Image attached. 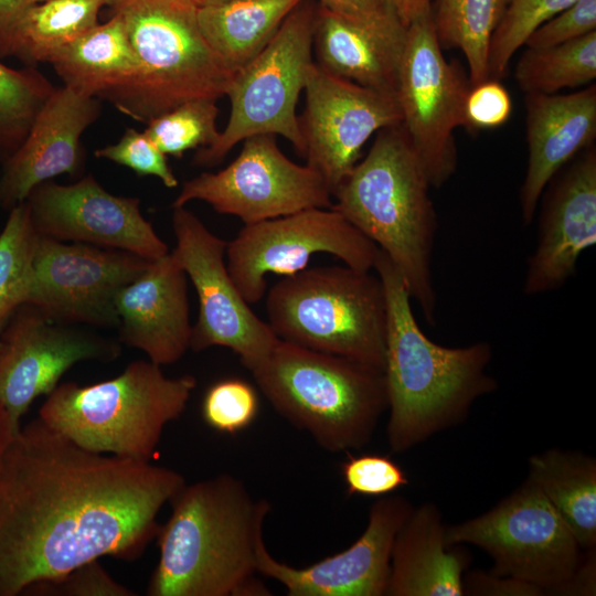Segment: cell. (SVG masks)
Returning <instances> with one entry per match:
<instances>
[{"label":"cell","instance_id":"3","mask_svg":"<svg viewBox=\"0 0 596 596\" xmlns=\"http://www.w3.org/2000/svg\"><path fill=\"white\" fill-rule=\"evenodd\" d=\"M373 269L387 305L386 438L390 449L401 454L460 424L479 397L497 390L487 372L492 347L486 341L458 348L434 342L414 316L403 277L381 249Z\"/></svg>","mask_w":596,"mask_h":596},{"label":"cell","instance_id":"41","mask_svg":"<svg viewBox=\"0 0 596 596\" xmlns=\"http://www.w3.org/2000/svg\"><path fill=\"white\" fill-rule=\"evenodd\" d=\"M66 596H132L135 593L115 581L98 560L88 562L63 578L34 587Z\"/></svg>","mask_w":596,"mask_h":596},{"label":"cell","instance_id":"25","mask_svg":"<svg viewBox=\"0 0 596 596\" xmlns=\"http://www.w3.org/2000/svg\"><path fill=\"white\" fill-rule=\"evenodd\" d=\"M436 504L413 508L393 542L384 596H464L468 554L448 545Z\"/></svg>","mask_w":596,"mask_h":596},{"label":"cell","instance_id":"46","mask_svg":"<svg viewBox=\"0 0 596 596\" xmlns=\"http://www.w3.org/2000/svg\"><path fill=\"white\" fill-rule=\"evenodd\" d=\"M387 2L406 26L429 11L433 4V0H387Z\"/></svg>","mask_w":596,"mask_h":596},{"label":"cell","instance_id":"42","mask_svg":"<svg viewBox=\"0 0 596 596\" xmlns=\"http://www.w3.org/2000/svg\"><path fill=\"white\" fill-rule=\"evenodd\" d=\"M462 594L477 596H542L541 587L531 583L493 573L491 571L465 572Z\"/></svg>","mask_w":596,"mask_h":596},{"label":"cell","instance_id":"48","mask_svg":"<svg viewBox=\"0 0 596 596\" xmlns=\"http://www.w3.org/2000/svg\"><path fill=\"white\" fill-rule=\"evenodd\" d=\"M198 7H205V6H212L217 4L221 2H225L228 0H192Z\"/></svg>","mask_w":596,"mask_h":596},{"label":"cell","instance_id":"11","mask_svg":"<svg viewBox=\"0 0 596 596\" xmlns=\"http://www.w3.org/2000/svg\"><path fill=\"white\" fill-rule=\"evenodd\" d=\"M441 49L430 9L407 25L395 92L401 125L434 188L457 168L454 131L468 129L465 107L471 88L460 65L448 62Z\"/></svg>","mask_w":596,"mask_h":596},{"label":"cell","instance_id":"7","mask_svg":"<svg viewBox=\"0 0 596 596\" xmlns=\"http://www.w3.org/2000/svg\"><path fill=\"white\" fill-rule=\"evenodd\" d=\"M110 7L139 61L129 83L102 96L120 113L146 125L183 103L226 95L233 74L203 36L192 0H114Z\"/></svg>","mask_w":596,"mask_h":596},{"label":"cell","instance_id":"37","mask_svg":"<svg viewBox=\"0 0 596 596\" xmlns=\"http://www.w3.org/2000/svg\"><path fill=\"white\" fill-rule=\"evenodd\" d=\"M342 480L349 496H386L408 485L400 465L387 456L347 453L340 465Z\"/></svg>","mask_w":596,"mask_h":596},{"label":"cell","instance_id":"4","mask_svg":"<svg viewBox=\"0 0 596 596\" xmlns=\"http://www.w3.org/2000/svg\"><path fill=\"white\" fill-rule=\"evenodd\" d=\"M426 171L402 125L383 128L332 192V209L396 267L429 326L437 295L432 259L438 228Z\"/></svg>","mask_w":596,"mask_h":596},{"label":"cell","instance_id":"5","mask_svg":"<svg viewBox=\"0 0 596 596\" xmlns=\"http://www.w3.org/2000/svg\"><path fill=\"white\" fill-rule=\"evenodd\" d=\"M249 372L274 409L329 453L365 446L387 411L383 371L344 356L279 340Z\"/></svg>","mask_w":596,"mask_h":596},{"label":"cell","instance_id":"26","mask_svg":"<svg viewBox=\"0 0 596 596\" xmlns=\"http://www.w3.org/2000/svg\"><path fill=\"white\" fill-rule=\"evenodd\" d=\"M49 63L64 86L97 98L126 85L139 72V61L117 13L62 47Z\"/></svg>","mask_w":596,"mask_h":596},{"label":"cell","instance_id":"9","mask_svg":"<svg viewBox=\"0 0 596 596\" xmlns=\"http://www.w3.org/2000/svg\"><path fill=\"white\" fill-rule=\"evenodd\" d=\"M317 4L299 3L284 20L269 43L233 74L226 96L231 115L217 140L201 148L193 163L214 167L244 139L256 135L281 136L302 155L304 141L296 114L312 58Z\"/></svg>","mask_w":596,"mask_h":596},{"label":"cell","instance_id":"43","mask_svg":"<svg viewBox=\"0 0 596 596\" xmlns=\"http://www.w3.org/2000/svg\"><path fill=\"white\" fill-rule=\"evenodd\" d=\"M596 549L584 551L573 574L550 595H595L596 592Z\"/></svg>","mask_w":596,"mask_h":596},{"label":"cell","instance_id":"33","mask_svg":"<svg viewBox=\"0 0 596 596\" xmlns=\"http://www.w3.org/2000/svg\"><path fill=\"white\" fill-rule=\"evenodd\" d=\"M38 238L25 201L11 209L0 233V328L26 304Z\"/></svg>","mask_w":596,"mask_h":596},{"label":"cell","instance_id":"1","mask_svg":"<svg viewBox=\"0 0 596 596\" xmlns=\"http://www.w3.org/2000/svg\"><path fill=\"white\" fill-rule=\"evenodd\" d=\"M185 483L174 469L84 449L39 417L21 426L0 451V596L136 556Z\"/></svg>","mask_w":596,"mask_h":596},{"label":"cell","instance_id":"12","mask_svg":"<svg viewBox=\"0 0 596 596\" xmlns=\"http://www.w3.org/2000/svg\"><path fill=\"white\" fill-rule=\"evenodd\" d=\"M320 253L369 272L374 268L379 247L334 209L310 207L244 224L227 242L225 262L234 284L251 305L264 297L268 274H296Z\"/></svg>","mask_w":596,"mask_h":596},{"label":"cell","instance_id":"32","mask_svg":"<svg viewBox=\"0 0 596 596\" xmlns=\"http://www.w3.org/2000/svg\"><path fill=\"white\" fill-rule=\"evenodd\" d=\"M55 87L36 68H11L0 61V164L22 145Z\"/></svg>","mask_w":596,"mask_h":596},{"label":"cell","instance_id":"44","mask_svg":"<svg viewBox=\"0 0 596 596\" xmlns=\"http://www.w3.org/2000/svg\"><path fill=\"white\" fill-rule=\"evenodd\" d=\"M28 7L25 0H0V58L13 57L15 30Z\"/></svg>","mask_w":596,"mask_h":596},{"label":"cell","instance_id":"19","mask_svg":"<svg viewBox=\"0 0 596 596\" xmlns=\"http://www.w3.org/2000/svg\"><path fill=\"white\" fill-rule=\"evenodd\" d=\"M538 241L526 262L523 292L562 288L582 254L596 244V149L579 152L547 183L540 201Z\"/></svg>","mask_w":596,"mask_h":596},{"label":"cell","instance_id":"49","mask_svg":"<svg viewBox=\"0 0 596 596\" xmlns=\"http://www.w3.org/2000/svg\"><path fill=\"white\" fill-rule=\"evenodd\" d=\"M41 1H44V0H25L26 4L30 6V4H34V3H39Z\"/></svg>","mask_w":596,"mask_h":596},{"label":"cell","instance_id":"29","mask_svg":"<svg viewBox=\"0 0 596 596\" xmlns=\"http://www.w3.org/2000/svg\"><path fill=\"white\" fill-rule=\"evenodd\" d=\"M114 0H44L30 4L14 35L13 57L26 65L49 62L65 45L98 24V13Z\"/></svg>","mask_w":596,"mask_h":596},{"label":"cell","instance_id":"17","mask_svg":"<svg viewBox=\"0 0 596 596\" xmlns=\"http://www.w3.org/2000/svg\"><path fill=\"white\" fill-rule=\"evenodd\" d=\"M298 116L302 157L320 173L331 193L359 161L365 142L379 130L402 123L395 95L332 75L313 63Z\"/></svg>","mask_w":596,"mask_h":596},{"label":"cell","instance_id":"36","mask_svg":"<svg viewBox=\"0 0 596 596\" xmlns=\"http://www.w3.org/2000/svg\"><path fill=\"white\" fill-rule=\"evenodd\" d=\"M259 400L255 387L245 380L226 377L212 384L204 394L202 417L214 430L235 435L257 417Z\"/></svg>","mask_w":596,"mask_h":596},{"label":"cell","instance_id":"24","mask_svg":"<svg viewBox=\"0 0 596 596\" xmlns=\"http://www.w3.org/2000/svg\"><path fill=\"white\" fill-rule=\"evenodd\" d=\"M528 164L520 189L523 225L533 222L552 178L596 138V85L571 94H525Z\"/></svg>","mask_w":596,"mask_h":596},{"label":"cell","instance_id":"40","mask_svg":"<svg viewBox=\"0 0 596 596\" xmlns=\"http://www.w3.org/2000/svg\"><path fill=\"white\" fill-rule=\"evenodd\" d=\"M511 111V97L499 81L488 78L470 88L465 107L468 129L499 127L509 119Z\"/></svg>","mask_w":596,"mask_h":596},{"label":"cell","instance_id":"10","mask_svg":"<svg viewBox=\"0 0 596 596\" xmlns=\"http://www.w3.org/2000/svg\"><path fill=\"white\" fill-rule=\"evenodd\" d=\"M445 540L480 547L493 561L491 572L536 585L544 595L573 574L584 552L529 478L487 512L446 526Z\"/></svg>","mask_w":596,"mask_h":596},{"label":"cell","instance_id":"13","mask_svg":"<svg viewBox=\"0 0 596 596\" xmlns=\"http://www.w3.org/2000/svg\"><path fill=\"white\" fill-rule=\"evenodd\" d=\"M238 156L224 169L203 172L183 183L172 207L202 201L221 214L257 223L310 207H331L332 193L318 171L300 166L278 148L276 136L244 139Z\"/></svg>","mask_w":596,"mask_h":596},{"label":"cell","instance_id":"30","mask_svg":"<svg viewBox=\"0 0 596 596\" xmlns=\"http://www.w3.org/2000/svg\"><path fill=\"white\" fill-rule=\"evenodd\" d=\"M510 0H435L432 18L441 47L459 49L469 68L470 86L489 78L492 34Z\"/></svg>","mask_w":596,"mask_h":596},{"label":"cell","instance_id":"8","mask_svg":"<svg viewBox=\"0 0 596 596\" xmlns=\"http://www.w3.org/2000/svg\"><path fill=\"white\" fill-rule=\"evenodd\" d=\"M266 311L281 341L384 370L386 296L371 270L343 265L284 276L268 289Z\"/></svg>","mask_w":596,"mask_h":596},{"label":"cell","instance_id":"15","mask_svg":"<svg viewBox=\"0 0 596 596\" xmlns=\"http://www.w3.org/2000/svg\"><path fill=\"white\" fill-rule=\"evenodd\" d=\"M151 260L39 235L26 304L62 323L118 328L115 298Z\"/></svg>","mask_w":596,"mask_h":596},{"label":"cell","instance_id":"28","mask_svg":"<svg viewBox=\"0 0 596 596\" xmlns=\"http://www.w3.org/2000/svg\"><path fill=\"white\" fill-rule=\"evenodd\" d=\"M531 479L570 528L583 551L596 547V459L549 449L529 458Z\"/></svg>","mask_w":596,"mask_h":596},{"label":"cell","instance_id":"38","mask_svg":"<svg viewBox=\"0 0 596 596\" xmlns=\"http://www.w3.org/2000/svg\"><path fill=\"white\" fill-rule=\"evenodd\" d=\"M95 156L125 166L137 174L157 177L167 188L178 187L167 156L143 131L128 128L118 142L97 149Z\"/></svg>","mask_w":596,"mask_h":596},{"label":"cell","instance_id":"21","mask_svg":"<svg viewBox=\"0 0 596 596\" xmlns=\"http://www.w3.org/2000/svg\"><path fill=\"white\" fill-rule=\"evenodd\" d=\"M99 114L97 97L55 87L22 145L2 164L0 206L10 211L40 183L65 173L75 175L83 159L81 136Z\"/></svg>","mask_w":596,"mask_h":596},{"label":"cell","instance_id":"18","mask_svg":"<svg viewBox=\"0 0 596 596\" xmlns=\"http://www.w3.org/2000/svg\"><path fill=\"white\" fill-rule=\"evenodd\" d=\"M25 203L41 236L119 249L148 260L169 253L167 243L143 217L140 200L109 193L92 174L66 185L42 182Z\"/></svg>","mask_w":596,"mask_h":596},{"label":"cell","instance_id":"39","mask_svg":"<svg viewBox=\"0 0 596 596\" xmlns=\"http://www.w3.org/2000/svg\"><path fill=\"white\" fill-rule=\"evenodd\" d=\"M596 31V0H576L544 22L525 41L526 47L558 45Z\"/></svg>","mask_w":596,"mask_h":596},{"label":"cell","instance_id":"35","mask_svg":"<svg viewBox=\"0 0 596 596\" xmlns=\"http://www.w3.org/2000/svg\"><path fill=\"white\" fill-rule=\"evenodd\" d=\"M576 0H510L489 46V78L505 75L511 57L544 22Z\"/></svg>","mask_w":596,"mask_h":596},{"label":"cell","instance_id":"34","mask_svg":"<svg viewBox=\"0 0 596 596\" xmlns=\"http://www.w3.org/2000/svg\"><path fill=\"white\" fill-rule=\"evenodd\" d=\"M219 108L214 99H194L151 119L143 132L166 155L181 158L190 149L213 145Z\"/></svg>","mask_w":596,"mask_h":596},{"label":"cell","instance_id":"47","mask_svg":"<svg viewBox=\"0 0 596 596\" xmlns=\"http://www.w3.org/2000/svg\"><path fill=\"white\" fill-rule=\"evenodd\" d=\"M12 434L14 433L11 430L7 414L0 404V451L2 450L4 444Z\"/></svg>","mask_w":596,"mask_h":596},{"label":"cell","instance_id":"22","mask_svg":"<svg viewBox=\"0 0 596 596\" xmlns=\"http://www.w3.org/2000/svg\"><path fill=\"white\" fill-rule=\"evenodd\" d=\"M119 341L162 366L190 349L188 276L172 253L151 260L115 298Z\"/></svg>","mask_w":596,"mask_h":596},{"label":"cell","instance_id":"6","mask_svg":"<svg viewBox=\"0 0 596 596\" xmlns=\"http://www.w3.org/2000/svg\"><path fill=\"white\" fill-rule=\"evenodd\" d=\"M195 387L193 375L170 377L160 365L138 360L103 382L57 384L38 417L84 449L151 461L166 426L183 414Z\"/></svg>","mask_w":596,"mask_h":596},{"label":"cell","instance_id":"45","mask_svg":"<svg viewBox=\"0 0 596 596\" xmlns=\"http://www.w3.org/2000/svg\"><path fill=\"white\" fill-rule=\"evenodd\" d=\"M318 4L337 13L363 17L390 8L387 0H318Z\"/></svg>","mask_w":596,"mask_h":596},{"label":"cell","instance_id":"14","mask_svg":"<svg viewBox=\"0 0 596 596\" xmlns=\"http://www.w3.org/2000/svg\"><path fill=\"white\" fill-rule=\"evenodd\" d=\"M177 245L171 252L194 286L199 313L190 349H231L251 371L279 339L243 298L225 262L227 242L212 233L185 206L172 207Z\"/></svg>","mask_w":596,"mask_h":596},{"label":"cell","instance_id":"2","mask_svg":"<svg viewBox=\"0 0 596 596\" xmlns=\"http://www.w3.org/2000/svg\"><path fill=\"white\" fill-rule=\"evenodd\" d=\"M158 531L159 561L150 596H266L257 552L272 505L245 483L220 473L184 485Z\"/></svg>","mask_w":596,"mask_h":596},{"label":"cell","instance_id":"20","mask_svg":"<svg viewBox=\"0 0 596 596\" xmlns=\"http://www.w3.org/2000/svg\"><path fill=\"white\" fill-rule=\"evenodd\" d=\"M412 509L402 496H383L371 505L366 528L352 545L306 567L279 562L263 541L258 574L281 584L289 596H384L393 542Z\"/></svg>","mask_w":596,"mask_h":596},{"label":"cell","instance_id":"23","mask_svg":"<svg viewBox=\"0 0 596 596\" xmlns=\"http://www.w3.org/2000/svg\"><path fill=\"white\" fill-rule=\"evenodd\" d=\"M406 35L407 26L392 7L355 17L317 4L315 63L338 77L395 95Z\"/></svg>","mask_w":596,"mask_h":596},{"label":"cell","instance_id":"16","mask_svg":"<svg viewBox=\"0 0 596 596\" xmlns=\"http://www.w3.org/2000/svg\"><path fill=\"white\" fill-rule=\"evenodd\" d=\"M11 317L0 334V404L17 433L31 404L51 393L73 365L111 362L120 355V342L67 327L30 304Z\"/></svg>","mask_w":596,"mask_h":596},{"label":"cell","instance_id":"50","mask_svg":"<svg viewBox=\"0 0 596 596\" xmlns=\"http://www.w3.org/2000/svg\"><path fill=\"white\" fill-rule=\"evenodd\" d=\"M3 327H4V326H3ZM3 327H2V328H0V334H1V331H2Z\"/></svg>","mask_w":596,"mask_h":596},{"label":"cell","instance_id":"27","mask_svg":"<svg viewBox=\"0 0 596 596\" xmlns=\"http://www.w3.org/2000/svg\"><path fill=\"white\" fill-rule=\"evenodd\" d=\"M304 0H228L199 7L203 36L234 74L273 39L287 15Z\"/></svg>","mask_w":596,"mask_h":596},{"label":"cell","instance_id":"31","mask_svg":"<svg viewBox=\"0 0 596 596\" xmlns=\"http://www.w3.org/2000/svg\"><path fill=\"white\" fill-rule=\"evenodd\" d=\"M514 77L525 94L551 95L592 84L596 78V31L550 47H526Z\"/></svg>","mask_w":596,"mask_h":596}]
</instances>
